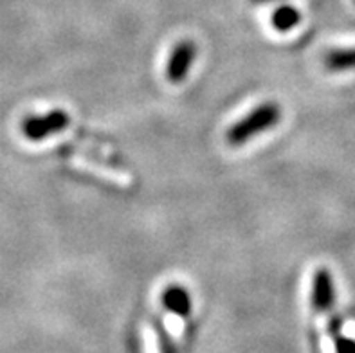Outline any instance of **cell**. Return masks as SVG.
<instances>
[{"label":"cell","mask_w":355,"mask_h":353,"mask_svg":"<svg viewBox=\"0 0 355 353\" xmlns=\"http://www.w3.org/2000/svg\"><path fill=\"white\" fill-rule=\"evenodd\" d=\"M282 119V108L275 101H267L260 107L252 108L248 116L236 121L225 134V141L231 146H242L252 137L263 134L266 130L275 128Z\"/></svg>","instance_id":"cell-1"},{"label":"cell","mask_w":355,"mask_h":353,"mask_svg":"<svg viewBox=\"0 0 355 353\" xmlns=\"http://www.w3.org/2000/svg\"><path fill=\"white\" fill-rule=\"evenodd\" d=\"M71 117L65 110H51L44 116L27 117L22 123V134L31 141H42L67 128Z\"/></svg>","instance_id":"cell-2"},{"label":"cell","mask_w":355,"mask_h":353,"mask_svg":"<svg viewBox=\"0 0 355 353\" xmlns=\"http://www.w3.org/2000/svg\"><path fill=\"white\" fill-rule=\"evenodd\" d=\"M197 56V47L191 40H182L171 51L170 60L166 65V80L170 83H180L188 76L189 69L193 65Z\"/></svg>","instance_id":"cell-3"},{"label":"cell","mask_w":355,"mask_h":353,"mask_svg":"<svg viewBox=\"0 0 355 353\" xmlns=\"http://www.w3.org/2000/svg\"><path fill=\"white\" fill-rule=\"evenodd\" d=\"M336 300L334 292V279L332 274L327 268L315 270L314 282H312V307L315 312H330Z\"/></svg>","instance_id":"cell-4"},{"label":"cell","mask_w":355,"mask_h":353,"mask_svg":"<svg viewBox=\"0 0 355 353\" xmlns=\"http://www.w3.org/2000/svg\"><path fill=\"white\" fill-rule=\"evenodd\" d=\"M162 304H164V309L179 316V318H188L189 312H191V298H189L184 286L180 285L168 286L162 294Z\"/></svg>","instance_id":"cell-5"},{"label":"cell","mask_w":355,"mask_h":353,"mask_svg":"<svg viewBox=\"0 0 355 353\" xmlns=\"http://www.w3.org/2000/svg\"><path fill=\"white\" fill-rule=\"evenodd\" d=\"M324 65L330 71H347L355 69V49H338L327 54Z\"/></svg>","instance_id":"cell-6"},{"label":"cell","mask_w":355,"mask_h":353,"mask_svg":"<svg viewBox=\"0 0 355 353\" xmlns=\"http://www.w3.org/2000/svg\"><path fill=\"white\" fill-rule=\"evenodd\" d=\"M300 18L302 17H300L296 9L291 8V6H284V8L276 9V13L272 15V26L279 33H287L300 24Z\"/></svg>","instance_id":"cell-7"},{"label":"cell","mask_w":355,"mask_h":353,"mask_svg":"<svg viewBox=\"0 0 355 353\" xmlns=\"http://www.w3.org/2000/svg\"><path fill=\"white\" fill-rule=\"evenodd\" d=\"M334 346H336V353H355V341L348 339L345 336H334Z\"/></svg>","instance_id":"cell-8"},{"label":"cell","mask_w":355,"mask_h":353,"mask_svg":"<svg viewBox=\"0 0 355 353\" xmlns=\"http://www.w3.org/2000/svg\"><path fill=\"white\" fill-rule=\"evenodd\" d=\"M254 2H267V0H254Z\"/></svg>","instance_id":"cell-9"}]
</instances>
